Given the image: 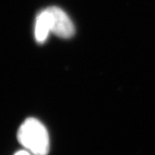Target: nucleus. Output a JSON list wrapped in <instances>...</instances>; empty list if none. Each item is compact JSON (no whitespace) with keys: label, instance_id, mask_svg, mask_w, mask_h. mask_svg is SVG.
I'll return each instance as SVG.
<instances>
[{"label":"nucleus","instance_id":"1","mask_svg":"<svg viewBox=\"0 0 155 155\" xmlns=\"http://www.w3.org/2000/svg\"><path fill=\"white\" fill-rule=\"evenodd\" d=\"M17 138L21 144L34 155H47L49 151L48 133L41 122L28 118L21 125Z\"/></svg>","mask_w":155,"mask_h":155},{"label":"nucleus","instance_id":"2","mask_svg":"<svg viewBox=\"0 0 155 155\" xmlns=\"http://www.w3.org/2000/svg\"><path fill=\"white\" fill-rule=\"evenodd\" d=\"M50 17L51 32L61 38L68 39L75 33V28L70 17L59 7L47 8Z\"/></svg>","mask_w":155,"mask_h":155},{"label":"nucleus","instance_id":"3","mask_svg":"<svg viewBox=\"0 0 155 155\" xmlns=\"http://www.w3.org/2000/svg\"><path fill=\"white\" fill-rule=\"evenodd\" d=\"M51 32L50 28V17L47 9L41 11L35 20V37L38 43H43L48 39Z\"/></svg>","mask_w":155,"mask_h":155},{"label":"nucleus","instance_id":"4","mask_svg":"<svg viewBox=\"0 0 155 155\" xmlns=\"http://www.w3.org/2000/svg\"><path fill=\"white\" fill-rule=\"evenodd\" d=\"M15 155H30V154L28 153V152H26V151H20V152L17 153Z\"/></svg>","mask_w":155,"mask_h":155}]
</instances>
